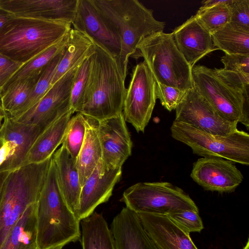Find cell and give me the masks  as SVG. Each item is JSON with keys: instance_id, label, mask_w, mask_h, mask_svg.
I'll list each match as a JSON object with an SVG mask.
<instances>
[{"instance_id": "obj_9", "label": "cell", "mask_w": 249, "mask_h": 249, "mask_svg": "<svg viewBox=\"0 0 249 249\" xmlns=\"http://www.w3.org/2000/svg\"><path fill=\"white\" fill-rule=\"evenodd\" d=\"M120 201L136 213L167 215L181 210L199 212L186 193L168 182L136 183L124 192Z\"/></svg>"}, {"instance_id": "obj_31", "label": "cell", "mask_w": 249, "mask_h": 249, "mask_svg": "<svg viewBox=\"0 0 249 249\" xmlns=\"http://www.w3.org/2000/svg\"><path fill=\"white\" fill-rule=\"evenodd\" d=\"M65 49L55 56L47 65L40 74L22 108L15 116L11 118L17 117L35 107L46 94L52 86V82L56 68Z\"/></svg>"}, {"instance_id": "obj_39", "label": "cell", "mask_w": 249, "mask_h": 249, "mask_svg": "<svg viewBox=\"0 0 249 249\" xmlns=\"http://www.w3.org/2000/svg\"><path fill=\"white\" fill-rule=\"evenodd\" d=\"M23 64L0 53V99L4 87Z\"/></svg>"}, {"instance_id": "obj_15", "label": "cell", "mask_w": 249, "mask_h": 249, "mask_svg": "<svg viewBox=\"0 0 249 249\" xmlns=\"http://www.w3.org/2000/svg\"><path fill=\"white\" fill-rule=\"evenodd\" d=\"M190 176L204 189L220 193L234 191L243 179L232 162L219 157L198 159L194 163Z\"/></svg>"}, {"instance_id": "obj_23", "label": "cell", "mask_w": 249, "mask_h": 249, "mask_svg": "<svg viewBox=\"0 0 249 249\" xmlns=\"http://www.w3.org/2000/svg\"><path fill=\"white\" fill-rule=\"evenodd\" d=\"M73 114L70 110L40 133L28 152L23 166L43 162L53 156L58 146L62 144L69 122Z\"/></svg>"}, {"instance_id": "obj_40", "label": "cell", "mask_w": 249, "mask_h": 249, "mask_svg": "<svg viewBox=\"0 0 249 249\" xmlns=\"http://www.w3.org/2000/svg\"><path fill=\"white\" fill-rule=\"evenodd\" d=\"M14 152V147L9 142H4L0 147V166L11 156Z\"/></svg>"}, {"instance_id": "obj_34", "label": "cell", "mask_w": 249, "mask_h": 249, "mask_svg": "<svg viewBox=\"0 0 249 249\" xmlns=\"http://www.w3.org/2000/svg\"><path fill=\"white\" fill-rule=\"evenodd\" d=\"M89 57L79 65L72 84L71 106L73 113H79L82 108L89 70Z\"/></svg>"}, {"instance_id": "obj_18", "label": "cell", "mask_w": 249, "mask_h": 249, "mask_svg": "<svg viewBox=\"0 0 249 249\" xmlns=\"http://www.w3.org/2000/svg\"><path fill=\"white\" fill-rule=\"evenodd\" d=\"M42 131L37 126L18 122L4 115L0 127V138L3 142H11L14 152L0 166V173L11 172L22 167L33 142Z\"/></svg>"}, {"instance_id": "obj_20", "label": "cell", "mask_w": 249, "mask_h": 249, "mask_svg": "<svg viewBox=\"0 0 249 249\" xmlns=\"http://www.w3.org/2000/svg\"><path fill=\"white\" fill-rule=\"evenodd\" d=\"M176 46L193 68L197 61L216 50L211 34L192 16L172 33Z\"/></svg>"}, {"instance_id": "obj_37", "label": "cell", "mask_w": 249, "mask_h": 249, "mask_svg": "<svg viewBox=\"0 0 249 249\" xmlns=\"http://www.w3.org/2000/svg\"><path fill=\"white\" fill-rule=\"evenodd\" d=\"M155 89L157 99L169 111L176 108L187 91L159 83H156Z\"/></svg>"}, {"instance_id": "obj_38", "label": "cell", "mask_w": 249, "mask_h": 249, "mask_svg": "<svg viewBox=\"0 0 249 249\" xmlns=\"http://www.w3.org/2000/svg\"><path fill=\"white\" fill-rule=\"evenodd\" d=\"M230 23L249 31V0H232Z\"/></svg>"}, {"instance_id": "obj_22", "label": "cell", "mask_w": 249, "mask_h": 249, "mask_svg": "<svg viewBox=\"0 0 249 249\" xmlns=\"http://www.w3.org/2000/svg\"><path fill=\"white\" fill-rule=\"evenodd\" d=\"M52 158L59 189L69 208L77 218L82 187L76 160L70 156L62 146L55 151Z\"/></svg>"}, {"instance_id": "obj_12", "label": "cell", "mask_w": 249, "mask_h": 249, "mask_svg": "<svg viewBox=\"0 0 249 249\" xmlns=\"http://www.w3.org/2000/svg\"><path fill=\"white\" fill-rule=\"evenodd\" d=\"M175 110V121L207 133L228 136L238 130L237 123L222 118L194 88L187 91Z\"/></svg>"}, {"instance_id": "obj_29", "label": "cell", "mask_w": 249, "mask_h": 249, "mask_svg": "<svg viewBox=\"0 0 249 249\" xmlns=\"http://www.w3.org/2000/svg\"><path fill=\"white\" fill-rule=\"evenodd\" d=\"M211 36L214 47L225 54H249V31L229 23Z\"/></svg>"}, {"instance_id": "obj_10", "label": "cell", "mask_w": 249, "mask_h": 249, "mask_svg": "<svg viewBox=\"0 0 249 249\" xmlns=\"http://www.w3.org/2000/svg\"><path fill=\"white\" fill-rule=\"evenodd\" d=\"M156 84L144 61L136 65L126 90L123 114L138 132H144L150 120L157 99Z\"/></svg>"}, {"instance_id": "obj_36", "label": "cell", "mask_w": 249, "mask_h": 249, "mask_svg": "<svg viewBox=\"0 0 249 249\" xmlns=\"http://www.w3.org/2000/svg\"><path fill=\"white\" fill-rule=\"evenodd\" d=\"M186 232H200L204 228L199 212L181 210L167 215Z\"/></svg>"}, {"instance_id": "obj_19", "label": "cell", "mask_w": 249, "mask_h": 249, "mask_svg": "<svg viewBox=\"0 0 249 249\" xmlns=\"http://www.w3.org/2000/svg\"><path fill=\"white\" fill-rule=\"evenodd\" d=\"M137 213L144 229L159 249H198L190 233L167 215Z\"/></svg>"}, {"instance_id": "obj_17", "label": "cell", "mask_w": 249, "mask_h": 249, "mask_svg": "<svg viewBox=\"0 0 249 249\" xmlns=\"http://www.w3.org/2000/svg\"><path fill=\"white\" fill-rule=\"evenodd\" d=\"M122 174V168L105 169L100 161L81 188L77 212L80 221L108 200Z\"/></svg>"}, {"instance_id": "obj_8", "label": "cell", "mask_w": 249, "mask_h": 249, "mask_svg": "<svg viewBox=\"0 0 249 249\" xmlns=\"http://www.w3.org/2000/svg\"><path fill=\"white\" fill-rule=\"evenodd\" d=\"M170 129L172 137L189 146L195 154L249 165V135L246 132L238 129L228 136L214 135L175 121Z\"/></svg>"}, {"instance_id": "obj_11", "label": "cell", "mask_w": 249, "mask_h": 249, "mask_svg": "<svg viewBox=\"0 0 249 249\" xmlns=\"http://www.w3.org/2000/svg\"><path fill=\"white\" fill-rule=\"evenodd\" d=\"M79 66L68 71L53 84L35 107L12 118L19 123L37 126L43 131L71 110V90Z\"/></svg>"}, {"instance_id": "obj_44", "label": "cell", "mask_w": 249, "mask_h": 249, "mask_svg": "<svg viewBox=\"0 0 249 249\" xmlns=\"http://www.w3.org/2000/svg\"><path fill=\"white\" fill-rule=\"evenodd\" d=\"M3 118H4V115L0 111V127L2 122L3 120Z\"/></svg>"}, {"instance_id": "obj_25", "label": "cell", "mask_w": 249, "mask_h": 249, "mask_svg": "<svg viewBox=\"0 0 249 249\" xmlns=\"http://www.w3.org/2000/svg\"><path fill=\"white\" fill-rule=\"evenodd\" d=\"M94 49V43L89 36L71 28L67 45L56 68L52 86L68 71L80 65Z\"/></svg>"}, {"instance_id": "obj_32", "label": "cell", "mask_w": 249, "mask_h": 249, "mask_svg": "<svg viewBox=\"0 0 249 249\" xmlns=\"http://www.w3.org/2000/svg\"><path fill=\"white\" fill-rule=\"evenodd\" d=\"M229 3L209 7H200L195 15L200 25L211 35L230 22L231 8Z\"/></svg>"}, {"instance_id": "obj_24", "label": "cell", "mask_w": 249, "mask_h": 249, "mask_svg": "<svg viewBox=\"0 0 249 249\" xmlns=\"http://www.w3.org/2000/svg\"><path fill=\"white\" fill-rule=\"evenodd\" d=\"M37 202L26 208L6 236L0 249H39L37 239Z\"/></svg>"}, {"instance_id": "obj_45", "label": "cell", "mask_w": 249, "mask_h": 249, "mask_svg": "<svg viewBox=\"0 0 249 249\" xmlns=\"http://www.w3.org/2000/svg\"><path fill=\"white\" fill-rule=\"evenodd\" d=\"M242 249H249V239H248V241L247 242L246 244L244 247V248Z\"/></svg>"}, {"instance_id": "obj_46", "label": "cell", "mask_w": 249, "mask_h": 249, "mask_svg": "<svg viewBox=\"0 0 249 249\" xmlns=\"http://www.w3.org/2000/svg\"><path fill=\"white\" fill-rule=\"evenodd\" d=\"M3 141L0 138V147L3 144Z\"/></svg>"}, {"instance_id": "obj_16", "label": "cell", "mask_w": 249, "mask_h": 249, "mask_svg": "<svg viewBox=\"0 0 249 249\" xmlns=\"http://www.w3.org/2000/svg\"><path fill=\"white\" fill-rule=\"evenodd\" d=\"M78 0H0V8L18 17L73 22Z\"/></svg>"}, {"instance_id": "obj_21", "label": "cell", "mask_w": 249, "mask_h": 249, "mask_svg": "<svg viewBox=\"0 0 249 249\" xmlns=\"http://www.w3.org/2000/svg\"><path fill=\"white\" fill-rule=\"evenodd\" d=\"M110 230L116 249H159L144 229L138 214L126 207L114 217Z\"/></svg>"}, {"instance_id": "obj_41", "label": "cell", "mask_w": 249, "mask_h": 249, "mask_svg": "<svg viewBox=\"0 0 249 249\" xmlns=\"http://www.w3.org/2000/svg\"><path fill=\"white\" fill-rule=\"evenodd\" d=\"M13 16L12 14L0 8V30Z\"/></svg>"}, {"instance_id": "obj_30", "label": "cell", "mask_w": 249, "mask_h": 249, "mask_svg": "<svg viewBox=\"0 0 249 249\" xmlns=\"http://www.w3.org/2000/svg\"><path fill=\"white\" fill-rule=\"evenodd\" d=\"M39 77L20 81L7 88L1 95L0 112L10 117L15 116L25 104Z\"/></svg>"}, {"instance_id": "obj_3", "label": "cell", "mask_w": 249, "mask_h": 249, "mask_svg": "<svg viewBox=\"0 0 249 249\" xmlns=\"http://www.w3.org/2000/svg\"><path fill=\"white\" fill-rule=\"evenodd\" d=\"M91 0L120 38L121 65L126 76L129 58L139 57V44L147 36L163 32L165 23L156 19L153 10L137 0Z\"/></svg>"}, {"instance_id": "obj_42", "label": "cell", "mask_w": 249, "mask_h": 249, "mask_svg": "<svg viewBox=\"0 0 249 249\" xmlns=\"http://www.w3.org/2000/svg\"><path fill=\"white\" fill-rule=\"evenodd\" d=\"M10 173L8 172L0 173V205L3 196L5 183Z\"/></svg>"}, {"instance_id": "obj_7", "label": "cell", "mask_w": 249, "mask_h": 249, "mask_svg": "<svg viewBox=\"0 0 249 249\" xmlns=\"http://www.w3.org/2000/svg\"><path fill=\"white\" fill-rule=\"evenodd\" d=\"M193 88L225 120L240 123L249 130L248 89L227 80L217 69L192 68Z\"/></svg>"}, {"instance_id": "obj_5", "label": "cell", "mask_w": 249, "mask_h": 249, "mask_svg": "<svg viewBox=\"0 0 249 249\" xmlns=\"http://www.w3.org/2000/svg\"><path fill=\"white\" fill-rule=\"evenodd\" d=\"M52 158L10 173L0 205V249L8 232L26 208L37 202Z\"/></svg>"}, {"instance_id": "obj_14", "label": "cell", "mask_w": 249, "mask_h": 249, "mask_svg": "<svg viewBox=\"0 0 249 249\" xmlns=\"http://www.w3.org/2000/svg\"><path fill=\"white\" fill-rule=\"evenodd\" d=\"M71 25L74 29L84 33L94 43L108 52L121 68L122 47L120 38L91 0H78L75 16Z\"/></svg>"}, {"instance_id": "obj_26", "label": "cell", "mask_w": 249, "mask_h": 249, "mask_svg": "<svg viewBox=\"0 0 249 249\" xmlns=\"http://www.w3.org/2000/svg\"><path fill=\"white\" fill-rule=\"evenodd\" d=\"M98 123L93 119L86 117L85 137L76 160L81 187L101 160L102 150L97 133Z\"/></svg>"}, {"instance_id": "obj_28", "label": "cell", "mask_w": 249, "mask_h": 249, "mask_svg": "<svg viewBox=\"0 0 249 249\" xmlns=\"http://www.w3.org/2000/svg\"><path fill=\"white\" fill-rule=\"evenodd\" d=\"M69 33L61 41L23 64L6 84L1 94L7 88L17 82L29 78H38L47 65L66 48Z\"/></svg>"}, {"instance_id": "obj_35", "label": "cell", "mask_w": 249, "mask_h": 249, "mask_svg": "<svg viewBox=\"0 0 249 249\" xmlns=\"http://www.w3.org/2000/svg\"><path fill=\"white\" fill-rule=\"evenodd\" d=\"M224 65L222 69L227 73L237 77L245 85L249 84V54H225L221 58Z\"/></svg>"}, {"instance_id": "obj_47", "label": "cell", "mask_w": 249, "mask_h": 249, "mask_svg": "<svg viewBox=\"0 0 249 249\" xmlns=\"http://www.w3.org/2000/svg\"><path fill=\"white\" fill-rule=\"evenodd\" d=\"M62 249L61 248H56V249Z\"/></svg>"}, {"instance_id": "obj_27", "label": "cell", "mask_w": 249, "mask_h": 249, "mask_svg": "<svg viewBox=\"0 0 249 249\" xmlns=\"http://www.w3.org/2000/svg\"><path fill=\"white\" fill-rule=\"evenodd\" d=\"M80 222L82 249H116L113 233L102 214L94 212Z\"/></svg>"}, {"instance_id": "obj_13", "label": "cell", "mask_w": 249, "mask_h": 249, "mask_svg": "<svg viewBox=\"0 0 249 249\" xmlns=\"http://www.w3.org/2000/svg\"><path fill=\"white\" fill-rule=\"evenodd\" d=\"M97 133L105 169L122 168L131 156L132 141L122 113L98 123Z\"/></svg>"}, {"instance_id": "obj_6", "label": "cell", "mask_w": 249, "mask_h": 249, "mask_svg": "<svg viewBox=\"0 0 249 249\" xmlns=\"http://www.w3.org/2000/svg\"><path fill=\"white\" fill-rule=\"evenodd\" d=\"M137 50L156 83L183 90L193 89V68L178 50L172 33L151 35L139 44Z\"/></svg>"}, {"instance_id": "obj_33", "label": "cell", "mask_w": 249, "mask_h": 249, "mask_svg": "<svg viewBox=\"0 0 249 249\" xmlns=\"http://www.w3.org/2000/svg\"><path fill=\"white\" fill-rule=\"evenodd\" d=\"M86 117L80 113L71 116L66 128L62 145L75 160L78 156L86 134Z\"/></svg>"}, {"instance_id": "obj_2", "label": "cell", "mask_w": 249, "mask_h": 249, "mask_svg": "<svg viewBox=\"0 0 249 249\" xmlns=\"http://www.w3.org/2000/svg\"><path fill=\"white\" fill-rule=\"evenodd\" d=\"M37 203L39 249H62L80 239V221L70 209L61 193L53 158Z\"/></svg>"}, {"instance_id": "obj_4", "label": "cell", "mask_w": 249, "mask_h": 249, "mask_svg": "<svg viewBox=\"0 0 249 249\" xmlns=\"http://www.w3.org/2000/svg\"><path fill=\"white\" fill-rule=\"evenodd\" d=\"M71 26L66 22L13 16L0 30V53L25 64L61 41Z\"/></svg>"}, {"instance_id": "obj_1", "label": "cell", "mask_w": 249, "mask_h": 249, "mask_svg": "<svg viewBox=\"0 0 249 249\" xmlns=\"http://www.w3.org/2000/svg\"><path fill=\"white\" fill-rule=\"evenodd\" d=\"M94 43L79 113L99 122L123 113L126 77L117 60L101 46Z\"/></svg>"}, {"instance_id": "obj_43", "label": "cell", "mask_w": 249, "mask_h": 249, "mask_svg": "<svg viewBox=\"0 0 249 249\" xmlns=\"http://www.w3.org/2000/svg\"><path fill=\"white\" fill-rule=\"evenodd\" d=\"M232 0H208L203 2V7H209L221 4L229 3Z\"/></svg>"}]
</instances>
